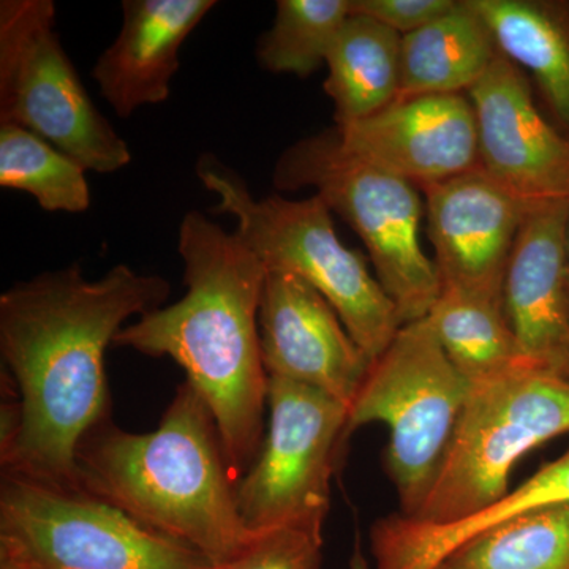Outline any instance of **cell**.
Returning a JSON list of instances; mask_svg holds the SVG:
<instances>
[{
    "mask_svg": "<svg viewBox=\"0 0 569 569\" xmlns=\"http://www.w3.org/2000/svg\"><path fill=\"white\" fill-rule=\"evenodd\" d=\"M163 277L116 264L41 272L0 296V353L17 387L2 415V473L78 489L77 449L110 418L104 355L126 321L160 309Z\"/></svg>",
    "mask_w": 569,
    "mask_h": 569,
    "instance_id": "obj_1",
    "label": "cell"
},
{
    "mask_svg": "<svg viewBox=\"0 0 569 569\" xmlns=\"http://www.w3.org/2000/svg\"><path fill=\"white\" fill-rule=\"evenodd\" d=\"M178 252L187 291L123 326L112 346L173 359L219 427L236 482L263 443L269 376L260 346L266 268L238 233L189 211L179 224Z\"/></svg>",
    "mask_w": 569,
    "mask_h": 569,
    "instance_id": "obj_2",
    "label": "cell"
},
{
    "mask_svg": "<svg viewBox=\"0 0 569 569\" xmlns=\"http://www.w3.org/2000/svg\"><path fill=\"white\" fill-rule=\"evenodd\" d=\"M78 489L157 533L200 552L213 568L236 559L258 533L247 529L219 427L183 381L152 432L104 419L77 449Z\"/></svg>",
    "mask_w": 569,
    "mask_h": 569,
    "instance_id": "obj_3",
    "label": "cell"
},
{
    "mask_svg": "<svg viewBox=\"0 0 569 569\" xmlns=\"http://www.w3.org/2000/svg\"><path fill=\"white\" fill-rule=\"evenodd\" d=\"M197 176L219 198L212 213L238 220L236 233L260 258L266 271L298 276L332 306L372 365L403 326L399 310L365 257L348 249L320 197L287 200L254 198L242 176L212 153L201 156Z\"/></svg>",
    "mask_w": 569,
    "mask_h": 569,
    "instance_id": "obj_4",
    "label": "cell"
},
{
    "mask_svg": "<svg viewBox=\"0 0 569 569\" xmlns=\"http://www.w3.org/2000/svg\"><path fill=\"white\" fill-rule=\"evenodd\" d=\"M272 182L282 192L316 190L329 211L353 228L403 325L429 316L441 283L419 241L425 203L418 187L348 152L336 129L284 149Z\"/></svg>",
    "mask_w": 569,
    "mask_h": 569,
    "instance_id": "obj_5",
    "label": "cell"
},
{
    "mask_svg": "<svg viewBox=\"0 0 569 569\" xmlns=\"http://www.w3.org/2000/svg\"><path fill=\"white\" fill-rule=\"evenodd\" d=\"M569 432V380L522 366L470 385L455 436L415 522L452 526L509 492L520 458Z\"/></svg>",
    "mask_w": 569,
    "mask_h": 569,
    "instance_id": "obj_6",
    "label": "cell"
},
{
    "mask_svg": "<svg viewBox=\"0 0 569 569\" xmlns=\"http://www.w3.org/2000/svg\"><path fill=\"white\" fill-rule=\"evenodd\" d=\"M468 391L470 385L422 318L400 328L387 351L370 365L348 408V436L372 422L388 427L389 478L406 518L418 515L436 482Z\"/></svg>",
    "mask_w": 569,
    "mask_h": 569,
    "instance_id": "obj_7",
    "label": "cell"
},
{
    "mask_svg": "<svg viewBox=\"0 0 569 569\" xmlns=\"http://www.w3.org/2000/svg\"><path fill=\"white\" fill-rule=\"evenodd\" d=\"M0 568L213 569L200 552L107 501L2 473Z\"/></svg>",
    "mask_w": 569,
    "mask_h": 569,
    "instance_id": "obj_8",
    "label": "cell"
},
{
    "mask_svg": "<svg viewBox=\"0 0 569 569\" xmlns=\"http://www.w3.org/2000/svg\"><path fill=\"white\" fill-rule=\"evenodd\" d=\"M0 122L40 134L86 171L110 174L132 162L63 51L51 0L0 2Z\"/></svg>",
    "mask_w": 569,
    "mask_h": 569,
    "instance_id": "obj_9",
    "label": "cell"
},
{
    "mask_svg": "<svg viewBox=\"0 0 569 569\" xmlns=\"http://www.w3.org/2000/svg\"><path fill=\"white\" fill-rule=\"evenodd\" d=\"M268 426L257 459L236 485L253 533L279 527L323 531L348 407L306 385L269 377Z\"/></svg>",
    "mask_w": 569,
    "mask_h": 569,
    "instance_id": "obj_10",
    "label": "cell"
},
{
    "mask_svg": "<svg viewBox=\"0 0 569 569\" xmlns=\"http://www.w3.org/2000/svg\"><path fill=\"white\" fill-rule=\"evenodd\" d=\"M467 96L479 168L529 208L569 201V137L541 114L520 67L498 56Z\"/></svg>",
    "mask_w": 569,
    "mask_h": 569,
    "instance_id": "obj_11",
    "label": "cell"
},
{
    "mask_svg": "<svg viewBox=\"0 0 569 569\" xmlns=\"http://www.w3.org/2000/svg\"><path fill=\"white\" fill-rule=\"evenodd\" d=\"M421 192L441 288L503 299L509 258L529 206L481 168Z\"/></svg>",
    "mask_w": 569,
    "mask_h": 569,
    "instance_id": "obj_12",
    "label": "cell"
},
{
    "mask_svg": "<svg viewBox=\"0 0 569 569\" xmlns=\"http://www.w3.org/2000/svg\"><path fill=\"white\" fill-rule=\"evenodd\" d=\"M258 325L269 377L318 389L351 407L370 361L316 288L288 272H266Z\"/></svg>",
    "mask_w": 569,
    "mask_h": 569,
    "instance_id": "obj_13",
    "label": "cell"
},
{
    "mask_svg": "<svg viewBox=\"0 0 569 569\" xmlns=\"http://www.w3.org/2000/svg\"><path fill=\"white\" fill-rule=\"evenodd\" d=\"M343 148L419 190L479 168L478 126L468 96H421L335 127Z\"/></svg>",
    "mask_w": 569,
    "mask_h": 569,
    "instance_id": "obj_14",
    "label": "cell"
},
{
    "mask_svg": "<svg viewBox=\"0 0 569 569\" xmlns=\"http://www.w3.org/2000/svg\"><path fill=\"white\" fill-rule=\"evenodd\" d=\"M569 201L523 217L505 277V310L529 365L569 380Z\"/></svg>",
    "mask_w": 569,
    "mask_h": 569,
    "instance_id": "obj_15",
    "label": "cell"
},
{
    "mask_svg": "<svg viewBox=\"0 0 569 569\" xmlns=\"http://www.w3.org/2000/svg\"><path fill=\"white\" fill-rule=\"evenodd\" d=\"M213 0H123L122 28L91 71L118 118L170 99L179 51Z\"/></svg>",
    "mask_w": 569,
    "mask_h": 569,
    "instance_id": "obj_16",
    "label": "cell"
},
{
    "mask_svg": "<svg viewBox=\"0 0 569 569\" xmlns=\"http://www.w3.org/2000/svg\"><path fill=\"white\" fill-rule=\"evenodd\" d=\"M501 52L496 37L468 0L425 28L402 37L397 100L470 91Z\"/></svg>",
    "mask_w": 569,
    "mask_h": 569,
    "instance_id": "obj_17",
    "label": "cell"
},
{
    "mask_svg": "<svg viewBox=\"0 0 569 569\" xmlns=\"http://www.w3.org/2000/svg\"><path fill=\"white\" fill-rule=\"evenodd\" d=\"M498 50L537 81L557 127L569 137V0H468Z\"/></svg>",
    "mask_w": 569,
    "mask_h": 569,
    "instance_id": "obj_18",
    "label": "cell"
},
{
    "mask_svg": "<svg viewBox=\"0 0 569 569\" xmlns=\"http://www.w3.org/2000/svg\"><path fill=\"white\" fill-rule=\"evenodd\" d=\"M402 36L365 14L350 13L326 59L323 84L336 126L361 121L395 103L400 92Z\"/></svg>",
    "mask_w": 569,
    "mask_h": 569,
    "instance_id": "obj_19",
    "label": "cell"
},
{
    "mask_svg": "<svg viewBox=\"0 0 569 569\" xmlns=\"http://www.w3.org/2000/svg\"><path fill=\"white\" fill-rule=\"evenodd\" d=\"M426 318L468 385L531 366L520 355L503 299L441 288Z\"/></svg>",
    "mask_w": 569,
    "mask_h": 569,
    "instance_id": "obj_20",
    "label": "cell"
},
{
    "mask_svg": "<svg viewBox=\"0 0 569 569\" xmlns=\"http://www.w3.org/2000/svg\"><path fill=\"white\" fill-rule=\"evenodd\" d=\"M441 563L455 569H569V503L530 509L490 527Z\"/></svg>",
    "mask_w": 569,
    "mask_h": 569,
    "instance_id": "obj_21",
    "label": "cell"
},
{
    "mask_svg": "<svg viewBox=\"0 0 569 569\" xmlns=\"http://www.w3.org/2000/svg\"><path fill=\"white\" fill-rule=\"evenodd\" d=\"M84 167L40 134L0 122V187L32 194L43 211L86 212L91 190Z\"/></svg>",
    "mask_w": 569,
    "mask_h": 569,
    "instance_id": "obj_22",
    "label": "cell"
},
{
    "mask_svg": "<svg viewBox=\"0 0 569 569\" xmlns=\"http://www.w3.org/2000/svg\"><path fill=\"white\" fill-rule=\"evenodd\" d=\"M272 28L258 39L257 61L276 74L307 78L328 59L350 0H279Z\"/></svg>",
    "mask_w": 569,
    "mask_h": 569,
    "instance_id": "obj_23",
    "label": "cell"
},
{
    "mask_svg": "<svg viewBox=\"0 0 569 569\" xmlns=\"http://www.w3.org/2000/svg\"><path fill=\"white\" fill-rule=\"evenodd\" d=\"M323 531L279 527L260 531L236 559L213 569H321Z\"/></svg>",
    "mask_w": 569,
    "mask_h": 569,
    "instance_id": "obj_24",
    "label": "cell"
},
{
    "mask_svg": "<svg viewBox=\"0 0 569 569\" xmlns=\"http://www.w3.org/2000/svg\"><path fill=\"white\" fill-rule=\"evenodd\" d=\"M458 0H350V13L372 18L400 36L425 28Z\"/></svg>",
    "mask_w": 569,
    "mask_h": 569,
    "instance_id": "obj_25",
    "label": "cell"
},
{
    "mask_svg": "<svg viewBox=\"0 0 569 569\" xmlns=\"http://www.w3.org/2000/svg\"><path fill=\"white\" fill-rule=\"evenodd\" d=\"M561 477H563L565 490L569 498V452L560 458Z\"/></svg>",
    "mask_w": 569,
    "mask_h": 569,
    "instance_id": "obj_26",
    "label": "cell"
},
{
    "mask_svg": "<svg viewBox=\"0 0 569 569\" xmlns=\"http://www.w3.org/2000/svg\"><path fill=\"white\" fill-rule=\"evenodd\" d=\"M432 569H455V568L448 567L447 563H440V565H437V567H433Z\"/></svg>",
    "mask_w": 569,
    "mask_h": 569,
    "instance_id": "obj_27",
    "label": "cell"
},
{
    "mask_svg": "<svg viewBox=\"0 0 569 569\" xmlns=\"http://www.w3.org/2000/svg\"><path fill=\"white\" fill-rule=\"evenodd\" d=\"M568 253H569V233H568Z\"/></svg>",
    "mask_w": 569,
    "mask_h": 569,
    "instance_id": "obj_28",
    "label": "cell"
},
{
    "mask_svg": "<svg viewBox=\"0 0 569 569\" xmlns=\"http://www.w3.org/2000/svg\"><path fill=\"white\" fill-rule=\"evenodd\" d=\"M0 569H11V568H0Z\"/></svg>",
    "mask_w": 569,
    "mask_h": 569,
    "instance_id": "obj_29",
    "label": "cell"
}]
</instances>
